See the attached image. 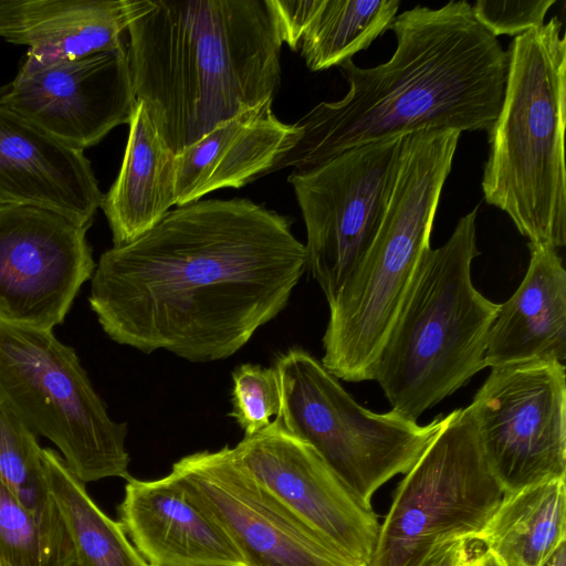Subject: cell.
Instances as JSON below:
<instances>
[{
  "label": "cell",
  "mask_w": 566,
  "mask_h": 566,
  "mask_svg": "<svg viewBox=\"0 0 566 566\" xmlns=\"http://www.w3.org/2000/svg\"><path fill=\"white\" fill-rule=\"evenodd\" d=\"M305 270L287 217L244 198L198 200L106 250L88 303L117 344L209 363L277 316Z\"/></svg>",
  "instance_id": "1"
},
{
  "label": "cell",
  "mask_w": 566,
  "mask_h": 566,
  "mask_svg": "<svg viewBox=\"0 0 566 566\" xmlns=\"http://www.w3.org/2000/svg\"><path fill=\"white\" fill-rule=\"evenodd\" d=\"M396 50L385 63L339 66V101L322 102L295 125L300 138L271 172L304 170L358 146L428 130L489 132L504 96L507 53L472 6H416L390 25ZM270 172V174H271Z\"/></svg>",
  "instance_id": "2"
},
{
  "label": "cell",
  "mask_w": 566,
  "mask_h": 566,
  "mask_svg": "<svg viewBox=\"0 0 566 566\" xmlns=\"http://www.w3.org/2000/svg\"><path fill=\"white\" fill-rule=\"evenodd\" d=\"M136 102L175 155L273 101L283 38L273 0H124Z\"/></svg>",
  "instance_id": "3"
},
{
  "label": "cell",
  "mask_w": 566,
  "mask_h": 566,
  "mask_svg": "<svg viewBox=\"0 0 566 566\" xmlns=\"http://www.w3.org/2000/svg\"><path fill=\"white\" fill-rule=\"evenodd\" d=\"M553 17L514 36L482 190L532 244H566V38Z\"/></svg>",
  "instance_id": "4"
},
{
  "label": "cell",
  "mask_w": 566,
  "mask_h": 566,
  "mask_svg": "<svg viewBox=\"0 0 566 566\" xmlns=\"http://www.w3.org/2000/svg\"><path fill=\"white\" fill-rule=\"evenodd\" d=\"M461 133L406 135L379 230L329 306L324 368L337 379L371 380L374 367L424 253Z\"/></svg>",
  "instance_id": "5"
},
{
  "label": "cell",
  "mask_w": 566,
  "mask_h": 566,
  "mask_svg": "<svg viewBox=\"0 0 566 566\" xmlns=\"http://www.w3.org/2000/svg\"><path fill=\"white\" fill-rule=\"evenodd\" d=\"M475 221L476 209L443 245L424 253L374 367L391 410L416 422L485 367L501 304L472 283Z\"/></svg>",
  "instance_id": "6"
},
{
  "label": "cell",
  "mask_w": 566,
  "mask_h": 566,
  "mask_svg": "<svg viewBox=\"0 0 566 566\" xmlns=\"http://www.w3.org/2000/svg\"><path fill=\"white\" fill-rule=\"evenodd\" d=\"M0 398L83 483L132 478L127 422L109 417L76 352L53 331L0 319Z\"/></svg>",
  "instance_id": "7"
},
{
  "label": "cell",
  "mask_w": 566,
  "mask_h": 566,
  "mask_svg": "<svg viewBox=\"0 0 566 566\" xmlns=\"http://www.w3.org/2000/svg\"><path fill=\"white\" fill-rule=\"evenodd\" d=\"M283 427L307 442L367 506L376 491L406 474L439 431L443 417L424 426L394 410L361 407L322 363L300 347L275 360Z\"/></svg>",
  "instance_id": "8"
},
{
  "label": "cell",
  "mask_w": 566,
  "mask_h": 566,
  "mask_svg": "<svg viewBox=\"0 0 566 566\" xmlns=\"http://www.w3.org/2000/svg\"><path fill=\"white\" fill-rule=\"evenodd\" d=\"M503 494L470 407L451 411L396 488L367 566H420L442 544L474 541Z\"/></svg>",
  "instance_id": "9"
},
{
  "label": "cell",
  "mask_w": 566,
  "mask_h": 566,
  "mask_svg": "<svg viewBox=\"0 0 566 566\" xmlns=\"http://www.w3.org/2000/svg\"><path fill=\"white\" fill-rule=\"evenodd\" d=\"M405 136L348 149L318 166L294 169L287 178L306 228V270L328 305L379 230Z\"/></svg>",
  "instance_id": "10"
},
{
  "label": "cell",
  "mask_w": 566,
  "mask_h": 566,
  "mask_svg": "<svg viewBox=\"0 0 566 566\" xmlns=\"http://www.w3.org/2000/svg\"><path fill=\"white\" fill-rule=\"evenodd\" d=\"M469 407L484 458L504 493L565 478L564 363L492 367Z\"/></svg>",
  "instance_id": "11"
},
{
  "label": "cell",
  "mask_w": 566,
  "mask_h": 566,
  "mask_svg": "<svg viewBox=\"0 0 566 566\" xmlns=\"http://www.w3.org/2000/svg\"><path fill=\"white\" fill-rule=\"evenodd\" d=\"M169 474L226 532L247 566H367L277 500L234 459L229 446L188 454Z\"/></svg>",
  "instance_id": "12"
},
{
  "label": "cell",
  "mask_w": 566,
  "mask_h": 566,
  "mask_svg": "<svg viewBox=\"0 0 566 566\" xmlns=\"http://www.w3.org/2000/svg\"><path fill=\"white\" fill-rule=\"evenodd\" d=\"M88 227L42 208L0 206V319L53 331L96 263Z\"/></svg>",
  "instance_id": "13"
},
{
  "label": "cell",
  "mask_w": 566,
  "mask_h": 566,
  "mask_svg": "<svg viewBox=\"0 0 566 566\" xmlns=\"http://www.w3.org/2000/svg\"><path fill=\"white\" fill-rule=\"evenodd\" d=\"M136 99L127 44L75 60L20 67L0 105L75 149L128 124Z\"/></svg>",
  "instance_id": "14"
},
{
  "label": "cell",
  "mask_w": 566,
  "mask_h": 566,
  "mask_svg": "<svg viewBox=\"0 0 566 566\" xmlns=\"http://www.w3.org/2000/svg\"><path fill=\"white\" fill-rule=\"evenodd\" d=\"M234 459L268 491L348 557L368 565L379 523L304 440L276 417L232 448Z\"/></svg>",
  "instance_id": "15"
},
{
  "label": "cell",
  "mask_w": 566,
  "mask_h": 566,
  "mask_svg": "<svg viewBox=\"0 0 566 566\" xmlns=\"http://www.w3.org/2000/svg\"><path fill=\"white\" fill-rule=\"evenodd\" d=\"M104 195L83 150L0 105V206H30L91 227Z\"/></svg>",
  "instance_id": "16"
},
{
  "label": "cell",
  "mask_w": 566,
  "mask_h": 566,
  "mask_svg": "<svg viewBox=\"0 0 566 566\" xmlns=\"http://www.w3.org/2000/svg\"><path fill=\"white\" fill-rule=\"evenodd\" d=\"M118 516L149 566H247L231 538L169 473L128 479Z\"/></svg>",
  "instance_id": "17"
},
{
  "label": "cell",
  "mask_w": 566,
  "mask_h": 566,
  "mask_svg": "<svg viewBox=\"0 0 566 566\" xmlns=\"http://www.w3.org/2000/svg\"><path fill=\"white\" fill-rule=\"evenodd\" d=\"M273 101L219 124L175 157L177 207L222 188H241L271 172L300 138L274 114Z\"/></svg>",
  "instance_id": "18"
},
{
  "label": "cell",
  "mask_w": 566,
  "mask_h": 566,
  "mask_svg": "<svg viewBox=\"0 0 566 566\" xmlns=\"http://www.w3.org/2000/svg\"><path fill=\"white\" fill-rule=\"evenodd\" d=\"M124 0H0V38L27 45L25 67L126 45Z\"/></svg>",
  "instance_id": "19"
},
{
  "label": "cell",
  "mask_w": 566,
  "mask_h": 566,
  "mask_svg": "<svg viewBox=\"0 0 566 566\" xmlns=\"http://www.w3.org/2000/svg\"><path fill=\"white\" fill-rule=\"evenodd\" d=\"M524 279L490 329L485 367L566 358V271L557 250L528 243Z\"/></svg>",
  "instance_id": "20"
},
{
  "label": "cell",
  "mask_w": 566,
  "mask_h": 566,
  "mask_svg": "<svg viewBox=\"0 0 566 566\" xmlns=\"http://www.w3.org/2000/svg\"><path fill=\"white\" fill-rule=\"evenodd\" d=\"M123 163L101 208L114 247L127 244L157 224L175 206V157L136 102Z\"/></svg>",
  "instance_id": "21"
},
{
  "label": "cell",
  "mask_w": 566,
  "mask_h": 566,
  "mask_svg": "<svg viewBox=\"0 0 566 566\" xmlns=\"http://www.w3.org/2000/svg\"><path fill=\"white\" fill-rule=\"evenodd\" d=\"M565 478L504 493L474 541L500 566H546L565 544Z\"/></svg>",
  "instance_id": "22"
},
{
  "label": "cell",
  "mask_w": 566,
  "mask_h": 566,
  "mask_svg": "<svg viewBox=\"0 0 566 566\" xmlns=\"http://www.w3.org/2000/svg\"><path fill=\"white\" fill-rule=\"evenodd\" d=\"M42 463L49 491L72 544L73 566H149L120 523L97 506L85 483L72 473L57 451L43 448Z\"/></svg>",
  "instance_id": "23"
},
{
  "label": "cell",
  "mask_w": 566,
  "mask_h": 566,
  "mask_svg": "<svg viewBox=\"0 0 566 566\" xmlns=\"http://www.w3.org/2000/svg\"><path fill=\"white\" fill-rule=\"evenodd\" d=\"M399 0H317L298 44L306 66H340L390 29Z\"/></svg>",
  "instance_id": "24"
},
{
  "label": "cell",
  "mask_w": 566,
  "mask_h": 566,
  "mask_svg": "<svg viewBox=\"0 0 566 566\" xmlns=\"http://www.w3.org/2000/svg\"><path fill=\"white\" fill-rule=\"evenodd\" d=\"M38 437L0 398V480L40 523L70 542L45 480Z\"/></svg>",
  "instance_id": "25"
},
{
  "label": "cell",
  "mask_w": 566,
  "mask_h": 566,
  "mask_svg": "<svg viewBox=\"0 0 566 566\" xmlns=\"http://www.w3.org/2000/svg\"><path fill=\"white\" fill-rule=\"evenodd\" d=\"M0 555L14 566H73L71 543L49 532L0 480Z\"/></svg>",
  "instance_id": "26"
},
{
  "label": "cell",
  "mask_w": 566,
  "mask_h": 566,
  "mask_svg": "<svg viewBox=\"0 0 566 566\" xmlns=\"http://www.w3.org/2000/svg\"><path fill=\"white\" fill-rule=\"evenodd\" d=\"M232 409L229 413L244 437L266 428L280 413L281 390L276 369L242 364L232 373Z\"/></svg>",
  "instance_id": "27"
},
{
  "label": "cell",
  "mask_w": 566,
  "mask_h": 566,
  "mask_svg": "<svg viewBox=\"0 0 566 566\" xmlns=\"http://www.w3.org/2000/svg\"><path fill=\"white\" fill-rule=\"evenodd\" d=\"M555 0H478L472 10L478 21L494 36H517L543 25Z\"/></svg>",
  "instance_id": "28"
},
{
  "label": "cell",
  "mask_w": 566,
  "mask_h": 566,
  "mask_svg": "<svg viewBox=\"0 0 566 566\" xmlns=\"http://www.w3.org/2000/svg\"><path fill=\"white\" fill-rule=\"evenodd\" d=\"M283 42L296 51L302 32L315 10L317 0H273Z\"/></svg>",
  "instance_id": "29"
},
{
  "label": "cell",
  "mask_w": 566,
  "mask_h": 566,
  "mask_svg": "<svg viewBox=\"0 0 566 566\" xmlns=\"http://www.w3.org/2000/svg\"><path fill=\"white\" fill-rule=\"evenodd\" d=\"M468 539H458L438 546L420 566H464L470 558Z\"/></svg>",
  "instance_id": "30"
},
{
  "label": "cell",
  "mask_w": 566,
  "mask_h": 566,
  "mask_svg": "<svg viewBox=\"0 0 566 566\" xmlns=\"http://www.w3.org/2000/svg\"><path fill=\"white\" fill-rule=\"evenodd\" d=\"M464 566H500V564L485 551L475 557H470Z\"/></svg>",
  "instance_id": "31"
},
{
  "label": "cell",
  "mask_w": 566,
  "mask_h": 566,
  "mask_svg": "<svg viewBox=\"0 0 566 566\" xmlns=\"http://www.w3.org/2000/svg\"><path fill=\"white\" fill-rule=\"evenodd\" d=\"M546 566H566V547L562 545Z\"/></svg>",
  "instance_id": "32"
},
{
  "label": "cell",
  "mask_w": 566,
  "mask_h": 566,
  "mask_svg": "<svg viewBox=\"0 0 566 566\" xmlns=\"http://www.w3.org/2000/svg\"><path fill=\"white\" fill-rule=\"evenodd\" d=\"M0 566H14L0 555Z\"/></svg>",
  "instance_id": "33"
}]
</instances>
